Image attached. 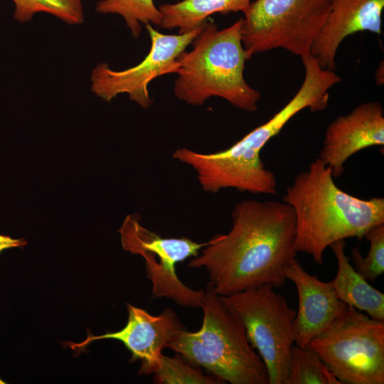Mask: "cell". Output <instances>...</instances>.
Masks as SVG:
<instances>
[{
    "mask_svg": "<svg viewBox=\"0 0 384 384\" xmlns=\"http://www.w3.org/2000/svg\"><path fill=\"white\" fill-rule=\"evenodd\" d=\"M128 319L125 326L118 331L100 336H88L80 343L69 342L72 348H85L94 341L116 339L123 343L132 353V360L141 361L139 374L152 375L158 366L162 350L177 333L184 329L176 313L165 309L159 315L150 314L141 308L127 304Z\"/></svg>",
    "mask_w": 384,
    "mask_h": 384,
    "instance_id": "obj_11",
    "label": "cell"
},
{
    "mask_svg": "<svg viewBox=\"0 0 384 384\" xmlns=\"http://www.w3.org/2000/svg\"><path fill=\"white\" fill-rule=\"evenodd\" d=\"M196 331L180 330L167 348L225 383L268 384L266 367L235 314L207 284Z\"/></svg>",
    "mask_w": 384,
    "mask_h": 384,
    "instance_id": "obj_5",
    "label": "cell"
},
{
    "mask_svg": "<svg viewBox=\"0 0 384 384\" xmlns=\"http://www.w3.org/2000/svg\"><path fill=\"white\" fill-rule=\"evenodd\" d=\"M364 238L370 247L366 257L359 245L352 248L350 260L354 269L369 282H373L384 272V223L372 228Z\"/></svg>",
    "mask_w": 384,
    "mask_h": 384,
    "instance_id": "obj_21",
    "label": "cell"
},
{
    "mask_svg": "<svg viewBox=\"0 0 384 384\" xmlns=\"http://www.w3.org/2000/svg\"><path fill=\"white\" fill-rule=\"evenodd\" d=\"M154 380L159 384H220L225 383L213 375H206L199 367L188 362L179 354L161 356L153 373Z\"/></svg>",
    "mask_w": 384,
    "mask_h": 384,
    "instance_id": "obj_20",
    "label": "cell"
},
{
    "mask_svg": "<svg viewBox=\"0 0 384 384\" xmlns=\"http://www.w3.org/2000/svg\"><path fill=\"white\" fill-rule=\"evenodd\" d=\"M284 272L286 279L294 284L299 297L294 321V343L306 347L348 306L337 297L330 282L308 273L297 258L285 267Z\"/></svg>",
    "mask_w": 384,
    "mask_h": 384,
    "instance_id": "obj_13",
    "label": "cell"
},
{
    "mask_svg": "<svg viewBox=\"0 0 384 384\" xmlns=\"http://www.w3.org/2000/svg\"><path fill=\"white\" fill-rule=\"evenodd\" d=\"M252 0H182L164 4L159 9L162 15L161 28H178V34L201 26L214 14L244 12Z\"/></svg>",
    "mask_w": 384,
    "mask_h": 384,
    "instance_id": "obj_16",
    "label": "cell"
},
{
    "mask_svg": "<svg viewBox=\"0 0 384 384\" xmlns=\"http://www.w3.org/2000/svg\"><path fill=\"white\" fill-rule=\"evenodd\" d=\"M287 384H341L319 355L310 348L294 345Z\"/></svg>",
    "mask_w": 384,
    "mask_h": 384,
    "instance_id": "obj_18",
    "label": "cell"
},
{
    "mask_svg": "<svg viewBox=\"0 0 384 384\" xmlns=\"http://www.w3.org/2000/svg\"><path fill=\"white\" fill-rule=\"evenodd\" d=\"M302 60L305 75L301 87L267 122L222 151L205 154L182 147L174 152V159L194 169L203 191L217 193L235 188L252 194L277 193L275 175L263 164L262 149L301 111L324 110L329 103V90L341 81L334 70L321 68L313 55L304 57Z\"/></svg>",
    "mask_w": 384,
    "mask_h": 384,
    "instance_id": "obj_2",
    "label": "cell"
},
{
    "mask_svg": "<svg viewBox=\"0 0 384 384\" xmlns=\"http://www.w3.org/2000/svg\"><path fill=\"white\" fill-rule=\"evenodd\" d=\"M26 243L23 238L14 239L8 235H0V253L6 249L23 247Z\"/></svg>",
    "mask_w": 384,
    "mask_h": 384,
    "instance_id": "obj_22",
    "label": "cell"
},
{
    "mask_svg": "<svg viewBox=\"0 0 384 384\" xmlns=\"http://www.w3.org/2000/svg\"><path fill=\"white\" fill-rule=\"evenodd\" d=\"M309 346L341 384L384 383V321L348 306Z\"/></svg>",
    "mask_w": 384,
    "mask_h": 384,
    "instance_id": "obj_7",
    "label": "cell"
},
{
    "mask_svg": "<svg viewBox=\"0 0 384 384\" xmlns=\"http://www.w3.org/2000/svg\"><path fill=\"white\" fill-rule=\"evenodd\" d=\"M383 9L384 0H332L310 53L321 68L334 70L337 50L346 37L361 31L381 34Z\"/></svg>",
    "mask_w": 384,
    "mask_h": 384,
    "instance_id": "obj_14",
    "label": "cell"
},
{
    "mask_svg": "<svg viewBox=\"0 0 384 384\" xmlns=\"http://www.w3.org/2000/svg\"><path fill=\"white\" fill-rule=\"evenodd\" d=\"M346 242L339 240L330 247L338 262L337 273L330 282L337 297L347 306L384 321V294L370 284L353 267L345 252Z\"/></svg>",
    "mask_w": 384,
    "mask_h": 384,
    "instance_id": "obj_15",
    "label": "cell"
},
{
    "mask_svg": "<svg viewBox=\"0 0 384 384\" xmlns=\"http://www.w3.org/2000/svg\"><path fill=\"white\" fill-rule=\"evenodd\" d=\"M146 28L151 39L149 53L139 64L124 70H112L107 63H100L91 73V90L106 102L126 93L129 100L146 109L153 104L148 86L154 79L175 73L178 58L192 43L202 25L190 32L168 35L159 33L150 23Z\"/></svg>",
    "mask_w": 384,
    "mask_h": 384,
    "instance_id": "obj_10",
    "label": "cell"
},
{
    "mask_svg": "<svg viewBox=\"0 0 384 384\" xmlns=\"http://www.w3.org/2000/svg\"><path fill=\"white\" fill-rule=\"evenodd\" d=\"M119 232L123 249L143 257L154 297L171 299L185 308L201 306L205 289L186 286L177 275L176 265L198 256L210 240L197 242L186 237L163 238L144 227L137 214L127 215Z\"/></svg>",
    "mask_w": 384,
    "mask_h": 384,
    "instance_id": "obj_9",
    "label": "cell"
},
{
    "mask_svg": "<svg viewBox=\"0 0 384 384\" xmlns=\"http://www.w3.org/2000/svg\"><path fill=\"white\" fill-rule=\"evenodd\" d=\"M331 169L319 158L299 173L286 188L282 201L295 218L297 252L321 265L326 250L347 238H364L384 223V198L363 199L338 187Z\"/></svg>",
    "mask_w": 384,
    "mask_h": 384,
    "instance_id": "obj_3",
    "label": "cell"
},
{
    "mask_svg": "<svg viewBox=\"0 0 384 384\" xmlns=\"http://www.w3.org/2000/svg\"><path fill=\"white\" fill-rule=\"evenodd\" d=\"M15 4L14 17L20 22L30 21L34 14L46 12L63 21L80 24L84 21L81 0H12Z\"/></svg>",
    "mask_w": 384,
    "mask_h": 384,
    "instance_id": "obj_19",
    "label": "cell"
},
{
    "mask_svg": "<svg viewBox=\"0 0 384 384\" xmlns=\"http://www.w3.org/2000/svg\"><path fill=\"white\" fill-rule=\"evenodd\" d=\"M383 145V107L378 102H367L329 124L319 159L338 178L351 156L364 149Z\"/></svg>",
    "mask_w": 384,
    "mask_h": 384,
    "instance_id": "obj_12",
    "label": "cell"
},
{
    "mask_svg": "<svg viewBox=\"0 0 384 384\" xmlns=\"http://www.w3.org/2000/svg\"><path fill=\"white\" fill-rule=\"evenodd\" d=\"M332 0H255L243 12L242 40L250 58L282 48L302 58L330 11Z\"/></svg>",
    "mask_w": 384,
    "mask_h": 384,
    "instance_id": "obj_8",
    "label": "cell"
},
{
    "mask_svg": "<svg viewBox=\"0 0 384 384\" xmlns=\"http://www.w3.org/2000/svg\"><path fill=\"white\" fill-rule=\"evenodd\" d=\"M231 217L230 230L212 238L188 267L204 268L219 296L263 284L282 287L284 268L297 254L291 206L283 201L245 200L235 206Z\"/></svg>",
    "mask_w": 384,
    "mask_h": 384,
    "instance_id": "obj_1",
    "label": "cell"
},
{
    "mask_svg": "<svg viewBox=\"0 0 384 384\" xmlns=\"http://www.w3.org/2000/svg\"><path fill=\"white\" fill-rule=\"evenodd\" d=\"M95 10L104 14L120 15L134 38L142 32L141 23L160 26L162 21L161 13L154 0H100Z\"/></svg>",
    "mask_w": 384,
    "mask_h": 384,
    "instance_id": "obj_17",
    "label": "cell"
},
{
    "mask_svg": "<svg viewBox=\"0 0 384 384\" xmlns=\"http://www.w3.org/2000/svg\"><path fill=\"white\" fill-rule=\"evenodd\" d=\"M240 321L251 346L262 358L268 384H287L297 311L270 284L219 296Z\"/></svg>",
    "mask_w": 384,
    "mask_h": 384,
    "instance_id": "obj_6",
    "label": "cell"
},
{
    "mask_svg": "<svg viewBox=\"0 0 384 384\" xmlns=\"http://www.w3.org/2000/svg\"><path fill=\"white\" fill-rule=\"evenodd\" d=\"M242 18L218 30L205 21L192 42L193 48L178 58L174 83L176 97L193 106H201L212 97H219L249 112L257 110L258 91L244 78L250 58L242 40Z\"/></svg>",
    "mask_w": 384,
    "mask_h": 384,
    "instance_id": "obj_4",
    "label": "cell"
}]
</instances>
